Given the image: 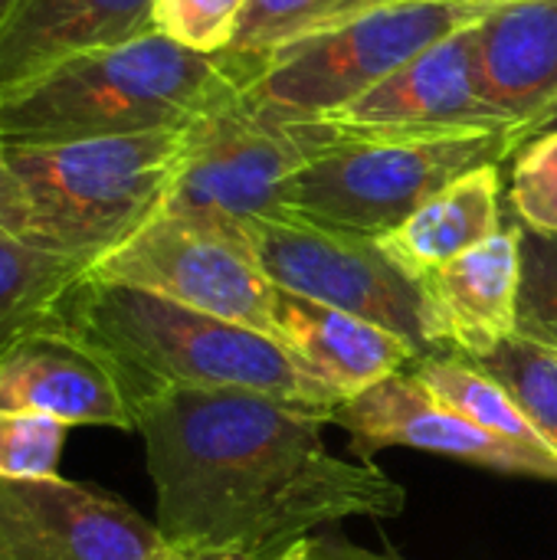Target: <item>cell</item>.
I'll return each instance as SVG.
<instances>
[{
  "instance_id": "cell-1",
  "label": "cell",
  "mask_w": 557,
  "mask_h": 560,
  "mask_svg": "<svg viewBox=\"0 0 557 560\" xmlns=\"http://www.w3.org/2000/svg\"><path fill=\"white\" fill-rule=\"evenodd\" d=\"M158 532L223 560H279L322 525L397 518L407 492L325 443L328 417L253 390L164 387L135 404Z\"/></svg>"
},
{
  "instance_id": "cell-2",
  "label": "cell",
  "mask_w": 557,
  "mask_h": 560,
  "mask_svg": "<svg viewBox=\"0 0 557 560\" xmlns=\"http://www.w3.org/2000/svg\"><path fill=\"white\" fill-rule=\"evenodd\" d=\"M266 56L194 52L167 36L72 56L43 75L0 92L3 144H56L148 131H181L236 102Z\"/></svg>"
},
{
  "instance_id": "cell-3",
  "label": "cell",
  "mask_w": 557,
  "mask_h": 560,
  "mask_svg": "<svg viewBox=\"0 0 557 560\" xmlns=\"http://www.w3.org/2000/svg\"><path fill=\"white\" fill-rule=\"evenodd\" d=\"M62 315L112 354L135 404L164 387L253 390L328 420L345 404L272 335L141 289L85 276L69 292Z\"/></svg>"
},
{
  "instance_id": "cell-4",
  "label": "cell",
  "mask_w": 557,
  "mask_h": 560,
  "mask_svg": "<svg viewBox=\"0 0 557 560\" xmlns=\"http://www.w3.org/2000/svg\"><path fill=\"white\" fill-rule=\"evenodd\" d=\"M184 131L7 144L26 200L23 240L92 269L158 217L184 161Z\"/></svg>"
},
{
  "instance_id": "cell-5",
  "label": "cell",
  "mask_w": 557,
  "mask_h": 560,
  "mask_svg": "<svg viewBox=\"0 0 557 560\" xmlns=\"http://www.w3.org/2000/svg\"><path fill=\"white\" fill-rule=\"evenodd\" d=\"M240 236L263 276L292 295L332 305L404 338L420 358L450 351V331L427 279L378 236L318 226L289 213L256 217Z\"/></svg>"
},
{
  "instance_id": "cell-6",
  "label": "cell",
  "mask_w": 557,
  "mask_h": 560,
  "mask_svg": "<svg viewBox=\"0 0 557 560\" xmlns=\"http://www.w3.org/2000/svg\"><path fill=\"white\" fill-rule=\"evenodd\" d=\"M506 161V131L404 141H341L282 187L279 213L384 240L456 177Z\"/></svg>"
},
{
  "instance_id": "cell-7",
  "label": "cell",
  "mask_w": 557,
  "mask_h": 560,
  "mask_svg": "<svg viewBox=\"0 0 557 560\" xmlns=\"http://www.w3.org/2000/svg\"><path fill=\"white\" fill-rule=\"evenodd\" d=\"M492 10V0L384 3L345 26L272 52L266 72L243 98L279 115L322 118L358 102L440 39L483 23Z\"/></svg>"
},
{
  "instance_id": "cell-8",
  "label": "cell",
  "mask_w": 557,
  "mask_h": 560,
  "mask_svg": "<svg viewBox=\"0 0 557 560\" xmlns=\"http://www.w3.org/2000/svg\"><path fill=\"white\" fill-rule=\"evenodd\" d=\"M332 144L338 135L322 118L279 115L240 95L184 131V161L158 213L240 236L243 223L276 217L286 180Z\"/></svg>"
},
{
  "instance_id": "cell-9",
  "label": "cell",
  "mask_w": 557,
  "mask_h": 560,
  "mask_svg": "<svg viewBox=\"0 0 557 560\" xmlns=\"http://www.w3.org/2000/svg\"><path fill=\"white\" fill-rule=\"evenodd\" d=\"M89 279L141 289L272 335L276 285L263 276L246 243L171 213L148 220L128 243L98 259Z\"/></svg>"
},
{
  "instance_id": "cell-10",
  "label": "cell",
  "mask_w": 557,
  "mask_h": 560,
  "mask_svg": "<svg viewBox=\"0 0 557 560\" xmlns=\"http://www.w3.org/2000/svg\"><path fill=\"white\" fill-rule=\"evenodd\" d=\"M341 141H404L463 131H512L483 98L476 79V26L414 56L358 102L322 115Z\"/></svg>"
},
{
  "instance_id": "cell-11",
  "label": "cell",
  "mask_w": 557,
  "mask_h": 560,
  "mask_svg": "<svg viewBox=\"0 0 557 560\" xmlns=\"http://www.w3.org/2000/svg\"><path fill=\"white\" fill-rule=\"evenodd\" d=\"M158 525L69 479H0V560H151Z\"/></svg>"
},
{
  "instance_id": "cell-12",
  "label": "cell",
  "mask_w": 557,
  "mask_h": 560,
  "mask_svg": "<svg viewBox=\"0 0 557 560\" xmlns=\"http://www.w3.org/2000/svg\"><path fill=\"white\" fill-rule=\"evenodd\" d=\"M0 410L43 413L66 427L138 430L125 371L66 315L0 358Z\"/></svg>"
},
{
  "instance_id": "cell-13",
  "label": "cell",
  "mask_w": 557,
  "mask_h": 560,
  "mask_svg": "<svg viewBox=\"0 0 557 560\" xmlns=\"http://www.w3.org/2000/svg\"><path fill=\"white\" fill-rule=\"evenodd\" d=\"M332 423L345 427L355 453L374 456L387 446H410L486 466L506 476H532L557 482V459L525 453L489 430L476 427L443 400H437L414 374H394L371 390L345 400Z\"/></svg>"
},
{
  "instance_id": "cell-14",
  "label": "cell",
  "mask_w": 557,
  "mask_h": 560,
  "mask_svg": "<svg viewBox=\"0 0 557 560\" xmlns=\"http://www.w3.org/2000/svg\"><path fill=\"white\" fill-rule=\"evenodd\" d=\"M144 33H154V0H20L0 33V92Z\"/></svg>"
},
{
  "instance_id": "cell-15",
  "label": "cell",
  "mask_w": 557,
  "mask_h": 560,
  "mask_svg": "<svg viewBox=\"0 0 557 560\" xmlns=\"http://www.w3.org/2000/svg\"><path fill=\"white\" fill-rule=\"evenodd\" d=\"M272 335L345 400L401 374L417 351L394 331L276 289Z\"/></svg>"
},
{
  "instance_id": "cell-16",
  "label": "cell",
  "mask_w": 557,
  "mask_h": 560,
  "mask_svg": "<svg viewBox=\"0 0 557 560\" xmlns=\"http://www.w3.org/2000/svg\"><path fill=\"white\" fill-rule=\"evenodd\" d=\"M476 79L512 128L545 112L557 98V0L496 3L476 23Z\"/></svg>"
},
{
  "instance_id": "cell-17",
  "label": "cell",
  "mask_w": 557,
  "mask_h": 560,
  "mask_svg": "<svg viewBox=\"0 0 557 560\" xmlns=\"http://www.w3.org/2000/svg\"><path fill=\"white\" fill-rule=\"evenodd\" d=\"M427 289L443 312L456 354L479 361L519 335L522 226H506L476 249L430 269Z\"/></svg>"
},
{
  "instance_id": "cell-18",
  "label": "cell",
  "mask_w": 557,
  "mask_h": 560,
  "mask_svg": "<svg viewBox=\"0 0 557 560\" xmlns=\"http://www.w3.org/2000/svg\"><path fill=\"white\" fill-rule=\"evenodd\" d=\"M502 230L499 164L476 167L433 194L404 226L384 236V246L417 276L476 249Z\"/></svg>"
},
{
  "instance_id": "cell-19",
  "label": "cell",
  "mask_w": 557,
  "mask_h": 560,
  "mask_svg": "<svg viewBox=\"0 0 557 560\" xmlns=\"http://www.w3.org/2000/svg\"><path fill=\"white\" fill-rule=\"evenodd\" d=\"M85 276L89 269L72 259L0 233V358L20 338L59 322Z\"/></svg>"
},
{
  "instance_id": "cell-20",
  "label": "cell",
  "mask_w": 557,
  "mask_h": 560,
  "mask_svg": "<svg viewBox=\"0 0 557 560\" xmlns=\"http://www.w3.org/2000/svg\"><path fill=\"white\" fill-rule=\"evenodd\" d=\"M414 377L446 407H453L456 413H463L466 420H473L476 427L489 430L492 436L545 456L557 459L548 450V443L538 436V430L529 423V417L519 410V404L512 400V394L492 381L486 371H479L469 358H456V354H433V358H420L414 368Z\"/></svg>"
},
{
  "instance_id": "cell-21",
  "label": "cell",
  "mask_w": 557,
  "mask_h": 560,
  "mask_svg": "<svg viewBox=\"0 0 557 560\" xmlns=\"http://www.w3.org/2000/svg\"><path fill=\"white\" fill-rule=\"evenodd\" d=\"M394 0H250L227 52L272 56Z\"/></svg>"
},
{
  "instance_id": "cell-22",
  "label": "cell",
  "mask_w": 557,
  "mask_h": 560,
  "mask_svg": "<svg viewBox=\"0 0 557 560\" xmlns=\"http://www.w3.org/2000/svg\"><path fill=\"white\" fill-rule=\"evenodd\" d=\"M473 364L512 394L519 410L557 456V351L512 335Z\"/></svg>"
},
{
  "instance_id": "cell-23",
  "label": "cell",
  "mask_w": 557,
  "mask_h": 560,
  "mask_svg": "<svg viewBox=\"0 0 557 560\" xmlns=\"http://www.w3.org/2000/svg\"><path fill=\"white\" fill-rule=\"evenodd\" d=\"M519 335L557 351V236L522 226Z\"/></svg>"
},
{
  "instance_id": "cell-24",
  "label": "cell",
  "mask_w": 557,
  "mask_h": 560,
  "mask_svg": "<svg viewBox=\"0 0 557 560\" xmlns=\"http://www.w3.org/2000/svg\"><path fill=\"white\" fill-rule=\"evenodd\" d=\"M66 433L53 417L0 410V479H53Z\"/></svg>"
},
{
  "instance_id": "cell-25",
  "label": "cell",
  "mask_w": 557,
  "mask_h": 560,
  "mask_svg": "<svg viewBox=\"0 0 557 560\" xmlns=\"http://www.w3.org/2000/svg\"><path fill=\"white\" fill-rule=\"evenodd\" d=\"M250 0H154V30L194 52H223Z\"/></svg>"
},
{
  "instance_id": "cell-26",
  "label": "cell",
  "mask_w": 557,
  "mask_h": 560,
  "mask_svg": "<svg viewBox=\"0 0 557 560\" xmlns=\"http://www.w3.org/2000/svg\"><path fill=\"white\" fill-rule=\"evenodd\" d=\"M512 203L522 226L557 236V135L529 144L512 174Z\"/></svg>"
},
{
  "instance_id": "cell-27",
  "label": "cell",
  "mask_w": 557,
  "mask_h": 560,
  "mask_svg": "<svg viewBox=\"0 0 557 560\" xmlns=\"http://www.w3.org/2000/svg\"><path fill=\"white\" fill-rule=\"evenodd\" d=\"M0 230L16 240H23V230H26V200H23L20 180L7 161L3 138H0Z\"/></svg>"
},
{
  "instance_id": "cell-28",
  "label": "cell",
  "mask_w": 557,
  "mask_h": 560,
  "mask_svg": "<svg viewBox=\"0 0 557 560\" xmlns=\"http://www.w3.org/2000/svg\"><path fill=\"white\" fill-rule=\"evenodd\" d=\"M548 135H557V98L545 112H538L535 118H529L525 125H519V128H512L506 135V158L522 154L529 144H535V141L548 138Z\"/></svg>"
},
{
  "instance_id": "cell-29",
  "label": "cell",
  "mask_w": 557,
  "mask_h": 560,
  "mask_svg": "<svg viewBox=\"0 0 557 560\" xmlns=\"http://www.w3.org/2000/svg\"><path fill=\"white\" fill-rule=\"evenodd\" d=\"M279 560H332V558H325L322 545H315L312 538H305V541H299L292 551H286ZM355 560H374V558H368V555H355Z\"/></svg>"
},
{
  "instance_id": "cell-30",
  "label": "cell",
  "mask_w": 557,
  "mask_h": 560,
  "mask_svg": "<svg viewBox=\"0 0 557 560\" xmlns=\"http://www.w3.org/2000/svg\"><path fill=\"white\" fill-rule=\"evenodd\" d=\"M151 560H223V558H204V555H190V551H181V548H174V545H167L164 541V548L154 555Z\"/></svg>"
},
{
  "instance_id": "cell-31",
  "label": "cell",
  "mask_w": 557,
  "mask_h": 560,
  "mask_svg": "<svg viewBox=\"0 0 557 560\" xmlns=\"http://www.w3.org/2000/svg\"><path fill=\"white\" fill-rule=\"evenodd\" d=\"M16 7H20V0H0V33H3V30H7V23L13 20Z\"/></svg>"
},
{
  "instance_id": "cell-32",
  "label": "cell",
  "mask_w": 557,
  "mask_h": 560,
  "mask_svg": "<svg viewBox=\"0 0 557 560\" xmlns=\"http://www.w3.org/2000/svg\"><path fill=\"white\" fill-rule=\"evenodd\" d=\"M492 3H509V0H492Z\"/></svg>"
},
{
  "instance_id": "cell-33",
  "label": "cell",
  "mask_w": 557,
  "mask_h": 560,
  "mask_svg": "<svg viewBox=\"0 0 557 560\" xmlns=\"http://www.w3.org/2000/svg\"><path fill=\"white\" fill-rule=\"evenodd\" d=\"M0 233H3V230H0ZM7 236H10V233H7Z\"/></svg>"
}]
</instances>
